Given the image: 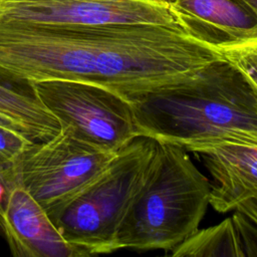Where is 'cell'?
I'll return each instance as SVG.
<instances>
[{"label": "cell", "mask_w": 257, "mask_h": 257, "mask_svg": "<svg viewBox=\"0 0 257 257\" xmlns=\"http://www.w3.org/2000/svg\"><path fill=\"white\" fill-rule=\"evenodd\" d=\"M63 122L54 137L33 142L0 165V182L22 186L55 224L102 178L118 152H111Z\"/></svg>", "instance_id": "obj_3"}, {"label": "cell", "mask_w": 257, "mask_h": 257, "mask_svg": "<svg viewBox=\"0 0 257 257\" xmlns=\"http://www.w3.org/2000/svg\"><path fill=\"white\" fill-rule=\"evenodd\" d=\"M125 99L140 136L187 152L225 142L257 146V88L224 56L181 81Z\"/></svg>", "instance_id": "obj_1"}, {"label": "cell", "mask_w": 257, "mask_h": 257, "mask_svg": "<svg viewBox=\"0 0 257 257\" xmlns=\"http://www.w3.org/2000/svg\"><path fill=\"white\" fill-rule=\"evenodd\" d=\"M0 19L86 26L160 24L181 28L170 0H0Z\"/></svg>", "instance_id": "obj_6"}, {"label": "cell", "mask_w": 257, "mask_h": 257, "mask_svg": "<svg viewBox=\"0 0 257 257\" xmlns=\"http://www.w3.org/2000/svg\"><path fill=\"white\" fill-rule=\"evenodd\" d=\"M0 231L14 256H68L72 251L43 208L20 185L3 184Z\"/></svg>", "instance_id": "obj_7"}, {"label": "cell", "mask_w": 257, "mask_h": 257, "mask_svg": "<svg viewBox=\"0 0 257 257\" xmlns=\"http://www.w3.org/2000/svg\"><path fill=\"white\" fill-rule=\"evenodd\" d=\"M210 194L209 180L187 151L157 141L147 176L117 231L114 251L174 249L199 229Z\"/></svg>", "instance_id": "obj_2"}, {"label": "cell", "mask_w": 257, "mask_h": 257, "mask_svg": "<svg viewBox=\"0 0 257 257\" xmlns=\"http://www.w3.org/2000/svg\"><path fill=\"white\" fill-rule=\"evenodd\" d=\"M224 58L237 66L257 88V36L218 49Z\"/></svg>", "instance_id": "obj_12"}, {"label": "cell", "mask_w": 257, "mask_h": 257, "mask_svg": "<svg viewBox=\"0 0 257 257\" xmlns=\"http://www.w3.org/2000/svg\"><path fill=\"white\" fill-rule=\"evenodd\" d=\"M156 146L157 141L152 138L137 137L118 152L92 189L55 223L73 257L114 251L117 231L147 176Z\"/></svg>", "instance_id": "obj_4"}, {"label": "cell", "mask_w": 257, "mask_h": 257, "mask_svg": "<svg viewBox=\"0 0 257 257\" xmlns=\"http://www.w3.org/2000/svg\"><path fill=\"white\" fill-rule=\"evenodd\" d=\"M193 153L214 181L210 205L217 212L235 210L257 196V146L225 142L199 147Z\"/></svg>", "instance_id": "obj_9"}, {"label": "cell", "mask_w": 257, "mask_h": 257, "mask_svg": "<svg viewBox=\"0 0 257 257\" xmlns=\"http://www.w3.org/2000/svg\"><path fill=\"white\" fill-rule=\"evenodd\" d=\"M29 86L62 121L111 152L141 137L131 103L105 86L77 78H49Z\"/></svg>", "instance_id": "obj_5"}, {"label": "cell", "mask_w": 257, "mask_h": 257, "mask_svg": "<svg viewBox=\"0 0 257 257\" xmlns=\"http://www.w3.org/2000/svg\"><path fill=\"white\" fill-rule=\"evenodd\" d=\"M0 113L15 121L33 142L46 141L62 128V120L46 107L31 87L16 88L0 81Z\"/></svg>", "instance_id": "obj_11"}, {"label": "cell", "mask_w": 257, "mask_h": 257, "mask_svg": "<svg viewBox=\"0 0 257 257\" xmlns=\"http://www.w3.org/2000/svg\"><path fill=\"white\" fill-rule=\"evenodd\" d=\"M235 210L245 214L257 225V196L242 202L235 208Z\"/></svg>", "instance_id": "obj_14"}, {"label": "cell", "mask_w": 257, "mask_h": 257, "mask_svg": "<svg viewBox=\"0 0 257 257\" xmlns=\"http://www.w3.org/2000/svg\"><path fill=\"white\" fill-rule=\"evenodd\" d=\"M180 27L217 49L257 36V12L245 0H170Z\"/></svg>", "instance_id": "obj_8"}, {"label": "cell", "mask_w": 257, "mask_h": 257, "mask_svg": "<svg viewBox=\"0 0 257 257\" xmlns=\"http://www.w3.org/2000/svg\"><path fill=\"white\" fill-rule=\"evenodd\" d=\"M257 12V0H245Z\"/></svg>", "instance_id": "obj_15"}, {"label": "cell", "mask_w": 257, "mask_h": 257, "mask_svg": "<svg viewBox=\"0 0 257 257\" xmlns=\"http://www.w3.org/2000/svg\"><path fill=\"white\" fill-rule=\"evenodd\" d=\"M175 257L183 256H257V225L245 214L235 213L221 223L197 230L172 249Z\"/></svg>", "instance_id": "obj_10"}, {"label": "cell", "mask_w": 257, "mask_h": 257, "mask_svg": "<svg viewBox=\"0 0 257 257\" xmlns=\"http://www.w3.org/2000/svg\"><path fill=\"white\" fill-rule=\"evenodd\" d=\"M32 143L23 135L0 126V165L11 162Z\"/></svg>", "instance_id": "obj_13"}]
</instances>
